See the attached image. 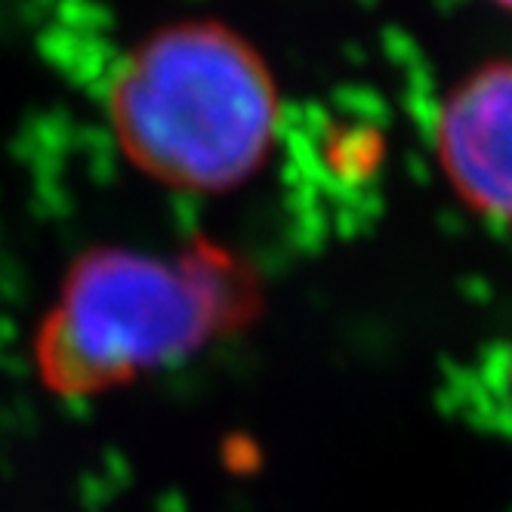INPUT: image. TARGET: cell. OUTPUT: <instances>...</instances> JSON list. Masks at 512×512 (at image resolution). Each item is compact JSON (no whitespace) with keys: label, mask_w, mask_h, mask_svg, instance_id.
<instances>
[{"label":"cell","mask_w":512,"mask_h":512,"mask_svg":"<svg viewBox=\"0 0 512 512\" xmlns=\"http://www.w3.org/2000/svg\"><path fill=\"white\" fill-rule=\"evenodd\" d=\"M260 306L256 278L213 244L182 253L93 247L71 263L34 358L56 395H96L195 355Z\"/></svg>","instance_id":"1"},{"label":"cell","mask_w":512,"mask_h":512,"mask_svg":"<svg viewBox=\"0 0 512 512\" xmlns=\"http://www.w3.org/2000/svg\"><path fill=\"white\" fill-rule=\"evenodd\" d=\"M108 121L127 161L176 192H232L260 170L281 121L266 59L213 19L152 31L115 71Z\"/></svg>","instance_id":"2"},{"label":"cell","mask_w":512,"mask_h":512,"mask_svg":"<svg viewBox=\"0 0 512 512\" xmlns=\"http://www.w3.org/2000/svg\"><path fill=\"white\" fill-rule=\"evenodd\" d=\"M435 152L454 192L512 232V62L457 84L435 121Z\"/></svg>","instance_id":"3"},{"label":"cell","mask_w":512,"mask_h":512,"mask_svg":"<svg viewBox=\"0 0 512 512\" xmlns=\"http://www.w3.org/2000/svg\"><path fill=\"white\" fill-rule=\"evenodd\" d=\"M494 4H497V7H503V10H509V13H512V0H494Z\"/></svg>","instance_id":"4"}]
</instances>
